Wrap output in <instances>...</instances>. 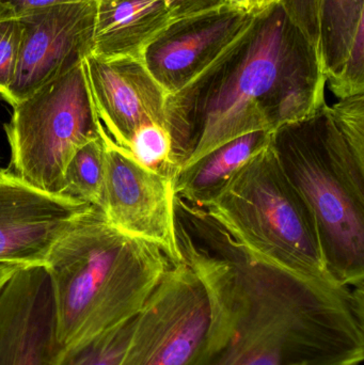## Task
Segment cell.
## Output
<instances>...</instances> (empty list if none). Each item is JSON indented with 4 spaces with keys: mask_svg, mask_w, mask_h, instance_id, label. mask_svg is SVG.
I'll list each match as a JSON object with an SVG mask.
<instances>
[{
    "mask_svg": "<svg viewBox=\"0 0 364 365\" xmlns=\"http://www.w3.org/2000/svg\"><path fill=\"white\" fill-rule=\"evenodd\" d=\"M182 259L202 279L215 321L190 365H359L364 287L298 274L250 250L200 206L175 197Z\"/></svg>",
    "mask_w": 364,
    "mask_h": 365,
    "instance_id": "cell-1",
    "label": "cell"
},
{
    "mask_svg": "<svg viewBox=\"0 0 364 365\" xmlns=\"http://www.w3.org/2000/svg\"><path fill=\"white\" fill-rule=\"evenodd\" d=\"M254 12L249 25L203 72L167 96L177 173L232 139L274 133L326 103L318 51L281 4Z\"/></svg>",
    "mask_w": 364,
    "mask_h": 365,
    "instance_id": "cell-2",
    "label": "cell"
},
{
    "mask_svg": "<svg viewBox=\"0 0 364 365\" xmlns=\"http://www.w3.org/2000/svg\"><path fill=\"white\" fill-rule=\"evenodd\" d=\"M45 266L61 347L136 317L170 262L162 249L123 233L91 207L53 245Z\"/></svg>",
    "mask_w": 364,
    "mask_h": 365,
    "instance_id": "cell-3",
    "label": "cell"
},
{
    "mask_svg": "<svg viewBox=\"0 0 364 365\" xmlns=\"http://www.w3.org/2000/svg\"><path fill=\"white\" fill-rule=\"evenodd\" d=\"M271 147L313 215L331 278L364 287V137L350 134L325 103L275 130Z\"/></svg>",
    "mask_w": 364,
    "mask_h": 365,
    "instance_id": "cell-4",
    "label": "cell"
},
{
    "mask_svg": "<svg viewBox=\"0 0 364 365\" xmlns=\"http://www.w3.org/2000/svg\"><path fill=\"white\" fill-rule=\"evenodd\" d=\"M202 208L256 255L298 274L331 278L313 215L284 175L271 143Z\"/></svg>",
    "mask_w": 364,
    "mask_h": 365,
    "instance_id": "cell-5",
    "label": "cell"
},
{
    "mask_svg": "<svg viewBox=\"0 0 364 365\" xmlns=\"http://www.w3.org/2000/svg\"><path fill=\"white\" fill-rule=\"evenodd\" d=\"M102 128L83 61L13 106L4 125L8 170L38 190L60 195L71 158Z\"/></svg>",
    "mask_w": 364,
    "mask_h": 365,
    "instance_id": "cell-6",
    "label": "cell"
},
{
    "mask_svg": "<svg viewBox=\"0 0 364 365\" xmlns=\"http://www.w3.org/2000/svg\"><path fill=\"white\" fill-rule=\"evenodd\" d=\"M214 321L202 279L184 261L170 264L137 314L119 365H190L207 346Z\"/></svg>",
    "mask_w": 364,
    "mask_h": 365,
    "instance_id": "cell-7",
    "label": "cell"
},
{
    "mask_svg": "<svg viewBox=\"0 0 364 365\" xmlns=\"http://www.w3.org/2000/svg\"><path fill=\"white\" fill-rule=\"evenodd\" d=\"M104 138L106 173L96 208L115 229L160 247L170 264L183 261L175 235L173 180L141 166L106 130Z\"/></svg>",
    "mask_w": 364,
    "mask_h": 365,
    "instance_id": "cell-8",
    "label": "cell"
},
{
    "mask_svg": "<svg viewBox=\"0 0 364 365\" xmlns=\"http://www.w3.org/2000/svg\"><path fill=\"white\" fill-rule=\"evenodd\" d=\"M96 4V0L71 2L19 19V62L4 101L15 106L91 55Z\"/></svg>",
    "mask_w": 364,
    "mask_h": 365,
    "instance_id": "cell-9",
    "label": "cell"
},
{
    "mask_svg": "<svg viewBox=\"0 0 364 365\" xmlns=\"http://www.w3.org/2000/svg\"><path fill=\"white\" fill-rule=\"evenodd\" d=\"M254 14L226 4L173 19L145 48L143 63L168 96L177 93L243 32Z\"/></svg>",
    "mask_w": 364,
    "mask_h": 365,
    "instance_id": "cell-10",
    "label": "cell"
},
{
    "mask_svg": "<svg viewBox=\"0 0 364 365\" xmlns=\"http://www.w3.org/2000/svg\"><path fill=\"white\" fill-rule=\"evenodd\" d=\"M60 349L46 266H21L0 289V365H56Z\"/></svg>",
    "mask_w": 364,
    "mask_h": 365,
    "instance_id": "cell-11",
    "label": "cell"
},
{
    "mask_svg": "<svg viewBox=\"0 0 364 365\" xmlns=\"http://www.w3.org/2000/svg\"><path fill=\"white\" fill-rule=\"evenodd\" d=\"M92 206L0 175V262L44 264L53 245Z\"/></svg>",
    "mask_w": 364,
    "mask_h": 365,
    "instance_id": "cell-12",
    "label": "cell"
},
{
    "mask_svg": "<svg viewBox=\"0 0 364 365\" xmlns=\"http://www.w3.org/2000/svg\"><path fill=\"white\" fill-rule=\"evenodd\" d=\"M85 68L98 119L115 145L128 150L142 126L157 124L167 128L168 94L142 59L89 55Z\"/></svg>",
    "mask_w": 364,
    "mask_h": 365,
    "instance_id": "cell-13",
    "label": "cell"
},
{
    "mask_svg": "<svg viewBox=\"0 0 364 365\" xmlns=\"http://www.w3.org/2000/svg\"><path fill=\"white\" fill-rule=\"evenodd\" d=\"M172 21L165 0L98 2L91 55L142 59L150 43Z\"/></svg>",
    "mask_w": 364,
    "mask_h": 365,
    "instance_id": "cell-14",
    "label": "cell"
},
{
    "mask_svg": "<svg viewBox=\"0 0 364 365\" xmlns=\"http://www.w3.org/2000/svg\"><path fill=\"white\" fill-rule=\"evenodd\" d=\"M271 134L258 130L237 137L181 169L173 180L175 195L200 207L207 205L247 160L271 143Z\"/></svg>",
    "mask_w": 364,
    "mask_h": 365,
    "instance_id": "cell-15",
    "label": "cell"
},
{
    "mask_svg": "<svg viewBox=\"0 0 364 365\" xmlns=\"http://www.w3.org/2000/svg\"><path fill=\"white\" fill-rule=\"evenodd\" d=\"M363 26L364 0H321L318 55L326 83L343 68Z\"/></svg>",
    "mask_w": 364,
    "mask_h": 365,
    "instance_id": "cell-16",
    "label": "cell"
},
{
    "mask_svg": "<svg viewBox=\"0 0 364 365\" xmlns=\"http://www.w3.org/2000/svg\"><path fill=\"white\" fill-rule=\"evenodd\" d=\"M104 128L98 138L77 150L64 173L61 197L98 207L106 173Z\"/></svg>",
    "mask_w": 364,
    "mask_h": 365,
    "instance_id": "cell-17",
    "label": "cell"
},
{
    "mask_svg": "<svg viewBox=\"0 0 364 365\" xmlns=\"http://www.w3.org/2000/svg\"><path fill=\"white\" fill-rule=\"evenodd\" d=\"M136 317L78 344L61 347L56 365H119L132 338Z\"/></svg>",
    "mask_w": 364,
    "mask_h": 365,
    "instance_id": "cell-18",
    "label": "cell"
},
{
    "mask_svg": "<svg viewBox=\"0 0 364 365\" xmlns=\"http://www.w3.org/2000/svg\"><path fill=\"white\" fill-rule=\"evenodd\" d=\"M126 151L145 168L175 180L177 170L172 160V143L165 126L151 124L139 128Z\"/></svg>",
    "mask_w": 364,
    "mask_h": 365,
    "instance_id": "cell-19",
    "label": "cell"
},
{
    "mask_svg": "<svg viewBox=\"0 0 364 365\" xmlns=\"http://www.w3.org/2000/svg\"><path fill=\"white\" fill-rule=\"evenodd\" d=\"M337 98H350L364 93V26L359 29L348 60L339 74L327 81Z\"/></svg>",
    "mask_w": 364,
    "mask_h": 365,
    "instance_id": "cell-20",
    "label": "cell"
},
{
    "mask_svg": "<svg viewBox=\"0 0 364 365\" xmlns=\"http://www.w3.org/2000/svg\"><path fill=\"white\" fill-rule=\"evenodd\" d=\"M19 19H0V96L4 98L14 79L21 46Z\"/></svg>",
    "mask_w": 364,
    "mask_h": 365,
    "instance_id": "cell-21",
    "label": "cell"
},
{
    "mask_svg": "<svg viewBox=\"0 0 364 365\" xmlns=\"http://www.w3.org/2000/svg\"><path fill=\"white\" fill-rule=\"evenodd\" d=\"M321 0H282L288 16L318 51V10Z\"/></svg>",
    "mask_w": 364,
    "mask_h": 365,
    "instance_id": "cell-22",
    "label": "cell"
},
{
    "mask_svg": "<svg viewBox=\"0 0 364 365\" xmlns=\"http://www.w3.org/2000/svg\"><path fill=\"white\" fill-rule=\"evenodd\" d=\"M83 0H0V19H19L30 13Z\"/></svg>",
    "mask_w": 364,
    "mask_h": 365,
    "instance_id": "cell-23",
    "label": "cell"
},
{
    "mask_svg": "<svg viewBox=\"0 0 364 365\" xmlns=\"http://www.w3.org/2000/svg\"><path fill=\"white\" fill-rule=\"evenodd\" d=\"M172 19H183L228 4L227 0H165Z\"/></svg>",
    "mask_w": 364,
    "mask_h": 365,
    "instance_id": "cell-24",
    "label": "cell"
},
{
    "mask_svg": "<svg viewBox=\"0 0 364 365\" xmlns=\"http://www.w3.org/2000/svg\"><path fill=\"white\" fill-rule=\"evenodd\" d=\"M21 266L26 265L11 263V262H0V289L6 284V281L10 279V277Z\"/></svg>",
    "mask_w": 364,
    "mask_h": 365,
    "instance_id": "cell-25",
    "label": "cell"
},
{
    "mask_svg": "<svg viewBox=\"0 0 364 365\" xmlns=\"http://www.w3.org/2000/svg\"><path fill=\"white\" fill-rule=\"evenodd\" d=\"M227 1H228V6L237 10L252 12V0H227Z\"/></svg>",
    "mask_w": 364,
    "mask_h": 365,
    "instance_id": "cell-26",
    "label": "cell"
},
{
    "mask_svg": "<svg viewBox=\"0 0 364 365\" xmlns=\"http://www.w3.org/2000/svg\"><path fill=\"white\" fill-rule=\"evenodd\" d=\"M282 0H252V11L262 10L271 4H280Z\"/></svg>",
    "mask_w": 364,
    "mask_h": 365,
    "instance_id": "cell-27",
    "label": "cell"
},
{
    "mask_svg": "<svg viewBox=\"0 0 364 365\" xmlns=\"http://www.w3.org/2000/svg\"><path fill=\"white\" fill-rule=\"evenodd\" d=\"M98 2H102V1H109V0H96Z\"/></svg>",
    "mask_w": 364,
    "mask_h": 365,
    "instance_id": "cell-28",
    "label": "cell"
},
{
    "mask_svg": "<svg viewBox=\"0 0 364 365\" xmlns=\"http://www.w3.org/2000/svg\"><path fill=\"white\" fill-rule=\"evenodd\" d=\"M4 169L0 168V175H1L2 173H4Z\"/></svg>",
    "mask_w": 364,
    "mask_h": 365,
    "instance_id": "cell-29",
    "label": "cell"
}]
</instances>
